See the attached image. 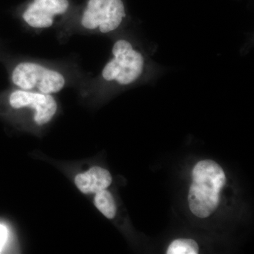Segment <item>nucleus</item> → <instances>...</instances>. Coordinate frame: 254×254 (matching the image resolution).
<instances>
[{
    "label": "nucleus",
    "instance_id": "1",
    "mask_svg": "<svg viewBox=\"0 0 254 254\" xmlns=\"http://www.w3.org/2000/svg\"><path fill=\"white\" fill-rule=\"evenodd\" d=\"M226 175L220 165L211 160H201L192 170L188 200L190 211L200 218H208L218 208L220 191Z\"/></svg>",
    "mask_w": 254,
    "mask_h": 254
},
{
    "label": "nucleus",
    "instance_id": "2",
    "mask_svg": "<svg viewBox=\"0 0 254 254\" xmlns=\"http://www.w3.org/2000/svg\"><path fill=\"white\" fill-rule=\"evenodd\" d=\"M112 53L113 58L102 71L103 79L128 86L141 77L144 70V58L130 42L118 40L114 43Z\"/></svg>",
    "mask_w": 254,
    "mask_h": 254
},
{
    "label": "nucleus",
    "instance_id": "3",
    "mask_svg": "<svg viewBox=\"0 0 254 254\" xmlns=\"http://www.w3.org/2000/svg\"><path fill=\"white\" fill-rule=\"evenodd\" d=\"M11 81L18 89L52 95L66 84L63 73L32 62L18 63L11 72Z\"/></svg>",
    "mask_w": 254,
    "mask_h": 254
},
{
    "label": "nucleus",
    "instance_id": "4",
    "mask_svg": "<svg viewBox=\"0 0 254 254\" xmlns=\"http://www.w3.org/2000/svg\"><path fill=\"white\" fill-rule=\"evenodd\" d=\"M125 16L123 0H88L82 14L81 24L88 31L105 34L118 29Z\"/></svg>",
    "mask_w": 254,
    "mask_h": 254
},
{
    "label": "nucleus",
    "instance_id": "5",
    "mask_svg": "<svg viewBox=\"0 0 254 254\" xmlns=\"http://www.w3.org/2000/svg\"><path fill=\"white\" fill-rule=\"evenodd\" d=\"M9 102L15 110L28 108L33 110V120L38 126L50 123L58 110L56 100L52 95L37 92L15 90L10 94Z\"/></svg>",
    "mask_w": 254,
    "mask_h": 254
},
{
    "label": "nucleus",
    "instance_id": "6",
    "mask_svg": "<svg viewBox=\"0 0 254 254\" xmlns=\"http://www.w3.org/2000/svg\"><path fill=\"white\" fill-rule=\"evenodd\" d=\"M69 8L68 0H33L23 11L22 18L29 27L47 29L53 26L55 18Z\"/></svg>",
    "mask_w": 254,
    "mask_h": 254
},
{
    "label": "nucleus",
    "instance_id": "7",
    "mask_svg": "<svg viewBox=\"0 0 254 254\" xmlns=\"http://www.w3.org/2000/svg\"><path fill=\"white\" fill-rule=\"evenodd\" d=\"M113 178L108 170L95 166L85 173L78 174L75 177V184L84 194L98 193L106 190L111 185Z\"/></svg>",
    "mask_w": 254,
    "mask_h": 254
},
{
    "label": "nucleus",
    "instance_id": "8",
    "mask_svg": "<svg viewBox=\"0 0 254 254\" xmlns=\"http://www.w3.org/2000/svg\"><path fill=\"white\" fill-rule=\"evenodd\" d=\"M95 207L107 218L113 219L117 213V207L113 195L108 190H103L95 193Z\"/></svg>",
    "mask_w": 254,
    "mask_h": 254
},
{
    "label": "nucleus",
    "instance_id": "9",
    "mask_svg": "<svg viewBox=\"0 0 254 254\" xmlns=\"http://www.w3.org/2000/svg\"><path fill=\"white\" fill-rule=\"evenodd\" d=\"M199 252L198 244L193 240L179 239L169 246L168 254H197Z\"/></svg>",
    "mask_w": 254,
    "mask_h": 254
},
{
    "label": "nucleus",
    "instance_id": "10",
    "mask_svg": "<svg viewBox=\"0 0 254 254\" xmlns=\"http://www.w3.org/2000/svg\"><path fill=\"white\" fill-rule=\"evenodd\" d=\"M8 232L6 227L0 225V252L4 247L6 239H7Z\"/></svg>",
    "mask_w": 254,
    "mask_h": 254
}]
</instances>
